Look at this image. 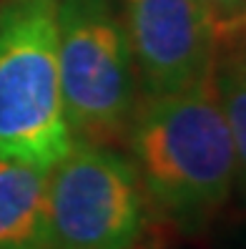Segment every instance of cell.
Returning a JSON list of instances; mask_svg holds the SVG:
<instances>
[{
  "label": "cell",
  "mask_w": 246,
  "mask_h": 249,
  "mask_svg": "<svg viewBox=\"0 0 246 249\" xmlns=\"http://www.w3.org/2000/svg\"><path fill=\"white\" fill-rule=\"evenodd\" d=\"M126 143L146 201L186 231L209 224L236 186L234 141L213 63L176 93L143 98Z\"/></svg>",
  "instance_id": "6da1fadb"
},
{
  "label": "cell",
  "mask_w": 246,
  "mask_h": 249,
  "mask_svg": "<svg viewBox=\"0 0 246 249\" xmlns=\"http://www.w3.org/2000/svg\"><path fill=\"white\" fill-rule=\"evenodd\" d=\"M213 78L231 131V141H234V184H239L246 199V53L234 48H213Z\"/></svg>",
  "instance_id": "52a82bcc"
},
{
  "label": "cell",
  "mask_w": 246,
  "mask_h": 249,
  "mask_svg": "<svg viewBox=\"0 0 246 249\" xmlns=\"http://www.w3.org/2000/svg\"><path fill=\"white\" fill-rule=\"evenodd\" d=\"M50 169L0 159V247L53 249L46 194Z\"/></svg>",
  "instance_id": "8992f818"
},
{
  "label": "cell",
  "mask_w": 246,
  "mask_h": 249,
  "mask_svg": "<svg viewBox=\"0 0 246 249\" xmlns=\"http://www.w3.org/2000/svg\"><path fill=\"white\" fill-rule=\"evenodd\" d=\"M121 10L146 96L176 93L211 68L216 28L201 0H121Z\"/></svg>",
  "instance_id": "5b68a950"
},
{
  "label": "cell",
  "mask_w": 246,
  "mask_h": 249,
  "mask_svg": "<svg viewBox=\"0 0 246 249\" xmlns=\"http://www.w3.org/2000/svg\"><path fill=\"white\" fill-rule=\"evenodd\" d=\"M70 146L58 76L55 0H3L0 159L53 169Z\"/></svg>",
  "instance_id": "7a4b0ae2"
},
{
  "label": "cell",
  "mask_w": 246,
  "mask_h": 249,
  "mask_svg": "<svg viewBox=\"0 0 246 249\" xmlns=\"http://www.w3.org/2000/svg\"><path fill=\"white\" fill-rule=\"evenodd\" d=\"M0 249H28V247H0Z\"/></svg>",
  "instance_id": "30bf717a"
},
{
  "label": "cell",
  "mask_w": 246,
  "mask_h": 249,
  "mask_svg": "<svg viewBox=\"0 0 246 249\" xmlns=\"http://www.w3.org/2000/svg\"><path fill=\"white\" fill-rule=\"evenodd\" d=\"M58 76L73 141L108 146L128 139L138 76L113 0H55Z\"/></svg>",
  "instance_id": "3957f363"
},
{
  "label": "cell",
  "mask_w": 246,
  "mask_h": 249,
  "mask_svg": "<svg viewBox=\"0 0 246 249\" xmlns=\"http://www.w3.org/2000/svg\"><path fill=\"white\" fill-rule=\"evenodd\" d=\"M216 48H234L246 53V3L229 23L216 28Z\"/></svg>",
  "instance_id": "ba28073f"
},
{
  "label": "cell",
  "mask_w": 246,
  "mask_h": 249,
  "mask_svg": "<svg viewBox=\"0 0 246 249\" xmlns=\"http://www.w3.org/2000/svg\"><path fill=\"white\" fill-rule=\"evenodd\" d=\"M201 3L206 5L209 16L213 20V28H219V25L229 23L231 18L236 16V13L244 8L246 0H201Z\"/></svg>",
  "instance_id": "9c48e42d"
},
{
  "label": "cell",
  "mask_w": 246,
  "mask_h": 249,
  "mask_svg": "<svg viewBox=\"0 0 246 249\" xmlns=\"http://www.w3.org/2000/svg\"><path fill=\"white\" fill-rule=\"evenodd\" d=\"M53 249H133L146 231V194L136 166L108 146L73 141L48 174Z\"/></svg>",
  "instance_id": "277c9868"
},
{
  "label": "cell",
  "mask_w": 246,
  "mask_h": 249,
  "mask_svg": "<svg viewBox=\"0 0 246 249\" xmlns=\"http://www.w3.org/2000/svg\"><path fill=\"white\" fill-rule=\"evenodd\" d=\"M133 249H141V247H133Z\"/></svg>",
  "instance_id": "8fae6325"
}]
</instances>
